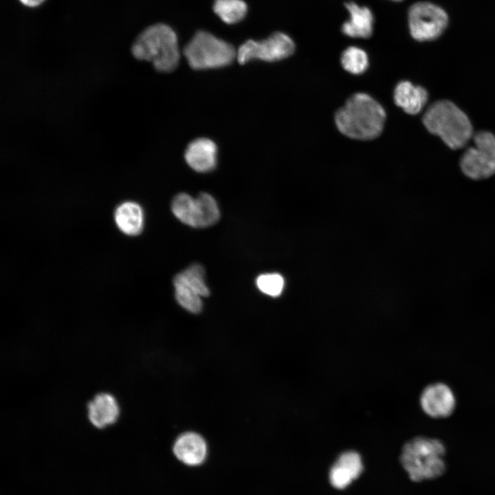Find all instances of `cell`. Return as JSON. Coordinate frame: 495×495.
<instances>
[{
  "instance_id": "cell-1",
  "label": "cell",
  "mask_w": 495,
  "mask_h": 495,
  "mask_svg": "<svg viewBox=\"0 0 495 495\" xmlns=\"http://www.w3.org/2000/svg\"><path fill=\"white\" fill-rule=\"evenodd\" d=\"M385 120L383 107L364 93L352 95L335 116V122L340 132L359 140H369L378 137L383 130Z\"/></svg>"
},
{
  "instance_id": "cell-2",
  "label": "cell",
  "mask_w": 495,
  "mask_h": 495,
  "mask_svg": "<svg viewBox=\"0 0 495 495\" xmlns=\"http://www.w3.org/2000/svg\"><path fill=\"white\" fill-rule=\"evenodd\" d=\"M131 52L135 59L151 62L161 72L174 70L179 61L177 34L164 23L144 29L133 41Z\"/></svg>"
},
{
  "instance_id": "cell-3",
  "label": "cell",
  "mask_w": 495,
  "mask_h": 495,
  "mask_svg": "<svg viewBox=\"0 0 495 495\" xmlns=\"http://www.w3.org/2000/svg\"><path fill=\"white\" fill-rule=\"evenodd\" d=\"M446 452L441 440L418 436L403 446L400 462L412 481L435 479L446 471Z\"/></svg>"
},
{
  "instance_id": "cell-4",
  "label": "cell",
  "mask_w": 495,
  "mask_h": 495,
  "mask_svg": "<svg viewBox=\"0 0 495 495\" xmlns=\"http://www.w3.org/2000/svg\"><path fill=\"white\" fill-rule=\"evenodd\" d=\"M422 121L430 133L439 136L452 149L463 147L473 135L467 115L449 100L432 103L424 113Z\"/></svg>"
},
{
  "instance_id": "cell-5",
  "label": "cell",
  "mask_w": 495,
  "mask_h": 495,
  "mask_svg": "<svg viewBox=\"0 0 495 495\" xmlns=\"http://www.w3.org/2000/svg\"><path fill=\"white\" fill-rule=\"evenodd\" d=\"M236 52L230 43L199 31L186 45L183 54L192 69H207L229 65L236 58Z\"/></svg>"
},
{
  "instance_id": "cell-6",
  "label": "cell",
  "mask_w": 495,
  "mask_h": 495,
  "mask_svg": "<svg viewBox=\"0 0 495 495\" xmlns=\"http://www.w3.org/2000/svg\"><path fill=\"white\" fill-rule=\"evenodd\" d=\"M473 138L474 146L463 153L461 168L472 179L488 178L495 173V136L488 131H480Z\"/></svg>"
},
{
  "instance_id": "cell-7",
  "label": "cell",
  "mask_w": 495,
  "mask_h": 495,
  "mask_svg": "<svg viewBox=\"0 0 495 495\" xmlns=\"http://www.w3.org/2000/svg\"><path fill=\"white\" fill-rule=\"evenodd\" d=\"M294 50L295 44L288 35L274 32L261 41H246L236 50V59L241 65L255 59L274 62L287 58Z\"/></svg>"
},
{
  "instance_id": "cell-8",
  "label": "cell",
  "mask_w": 495,
  "mask_h": 495,
  "mask_svg": "<svg viewBox=\"0 0 495 495\" xmlns=\"http://www.w3.org/2000/svg\"><path fill=\"white\" fill-rule=\"evenodd\" d=\"M448 15L440 7L429 2H418L410 8L408 25L411 36L419 41L438 38L446 29Z\"/></svg>"
},
{
  "instance_id": "cell-9",
  "label": "cell",
  "mask_w": 495,
  "mask_h": 495,
  "mask_svg": "<svg viewBox=\"0 0 495 495\" xmlns=\"http://www.w3.org/2000/svg\"><path fill=\"white\" fill-rule=\"evenodd\" d=\"M121 414L122 407L119 399L109 390L96 393L85 406L87 422L98 430H104L118 424Z\"/></svg>"
},
{
  "instance_id": "cell-10",
  "label": "cell",
  "mask_w": 495,
  "mask_h": 495,
  "mask_svg": "<svg viewBox=\"0 0 495 495\" xmlns=\"http://www.w3.org/2000/svg\"><path fill=\"white\" fill-rule=\"evenodd\" d=\"M419 404L425 414L434 419L450 417L456 407V397L450 386L443 382L427 385L419 397Z\"/></svg>"
},
{
  "instance_id": "cell-11",
  "label": "cell",
  "mask_w": 495,
  "mask_h": 495,
  "mask_svg": "<svg viewBox=\"0 0 495 495\" xmlns=\"http://www.w3.org/2000/svg\"><path fill=\"white\" fill-rule=\"evenodd\" d=\"M217 147L210 139L201 138L192 141L186 147L184 159L187 164L199 173L212 170L217 161Z\"/></svg>"
},
{
  "instance_id": "cell-12",
  "label": "cell",
  "mask_w": 495,
  "mask_h": 495,
  "mask_svg": "<svg viewBox=\"0 0 495 495\" xmlns=\"http://www.w3.org/2000/svg\"><path fill=\"white\" fill-rule=\"evenodd\" d=\"M362 468V459L358 452L351 450L344 452L330 470V483L335 488L344 489L360 476Z\"/></svg>"
},
{
  "instance_id": "cell-13",
  "label": "cell",
  "mask_w": 495,
  "mask_h": 495,
  "mask_svg": "<svg viewBox=\"0 0 495 495\" xmlns=\"http://www.w3.org/2000/svg\"><path fill=\"white\" fill-rule=\"evenodd\" d=\"M349 19L342 25V32L351 38H368L373 33L374 18L369 8L354 2L345 4Z\"/></svg>"
},
{
  "instance_id": "cell-14",
  "label": "cell",
  "mask_w": 495,
  "mask_h": 495,
  "mask_svg": "<svg viewBox=\"0 0 495 495\" xmlns=\"http://www.w3.org/2000/svg\"><path fill=\"white\" fill-rule=\"evenodd\" d=\"M173 452L177 458L185 464L197 465L205 459L207 446L199 434L186 432L177 439Z\"/></svg>"
},
{
  "instance_id": "cell-15",
  "label": "cell",
  "mask_w": 495,
  "mask_h": 495,
  "mask_svg": "<svg viewBox=\"0 0 495 495\" xmlns=\"http://www.w3.org/2000/svg\"><path fill=\"white\" fill-rule=\"evenodd\" d=\"M393 98L396 105L406 113L415 115L424 109L428 99V94L424 87L404 80L396 85Z\"/></svg>"
},
{
  "instance_id": "cell-16",
  "label": "cell",
  "mask_w": 495,
  "mask_h": 495,
  "mask_svg": "<svg viewBox=\"0 0 495 495\" xmlns=\"http://www.w3.org/2000/svg\"><path fill=\"white\" fill-rule=\"evenodd\" d=\"M114 220L122 232L129 236H136L143 230V210L138 203L124 201L115 210Z\"/></svg>"
},
{
  "instance_id": "cell-17",
  "label": "cell",
  "mask_w": 495,
  "mask_h": 495,
  "mask_svg": "<svg viewBox=\"0 0 495 495\" xmlns=\"http://www.w3.org/2000/svg\"><path fill=\"white\" fill-rule=\"evenodd\" d=\"M195 199L196 228H206L215 224L219 219L220 211L214 198L208 193L201 192Z\"/></svg>"
},
{
  "instance_id": "cell-18",
  "label": "cell",
  "mask_w": 495,
  "mask_h": 495,
  "mask_svg": "<svg viewBox=\"0 0 495 495\" xmlns=\"http://www.w3.org/2000/svg\"><path fill=\"white\" fill-rule=\"evenodd\" d=\"M173 283L182 284L192 289L201 297L210 294L209 289L205 281V272L202 265L195 263L191 265L185 270L177 274Z\"/></svg>"
},
{
  "instance_id": "cell-19",
  "label": "cell",
  "mask_w": 495,
  "mask_h": 495,
  "mask_svg": "<svg viewBox=\"0 0 495 495\" xmlns=\"http://www.w3.org/2000/svg\"><path fill=\"white\" fill-rule=\"evenodd\" d=\"M213 10L224 23L234 24L245 16L248 6L243 0H214Z\"/></svg>"
},
{
  "instance_id": "cell-20",
  "label": "cell",
  "mask_w": 495,
  "mask_h": 495,
  "mask_svg": "<svg viewBox=\"0 0 495 495\" xmlns=\"http://www.w3.org/2000/svg\"><path fill=\"white\" fill-rule=\"evenodd\" d=\"M172 212L180 221L195 228L197 206L195 198L182 192L177 195L171 204Z\"/></svg>"
},
{
  "instance_id": "cell-21",
  "label": "cell",
  "mask_w": 495,
  "mask_h": 495,
  "mask_svg": "<svg viewBox=\"0 0 495 495\" xmlns=\"http://www.w3.org/2000/svg\"><path fill=\"white\" fill-rule=\"evenodd\" d=\"M341 64L346 72L355 75L361 74L368 67V58L364 50L351 46L342 52Z\"/></svg>"
},
{
  "instance_id": "cell-22",
  "label": "cell",
  "mask_w": 495,
  "mask_h": 495,
  "mask_svg": "<svg viewBox=\"0 0 495 495\" xmlns=\"http://www.w3.org/2000/svg\"><path fill=\"white\" fill-rule=\"evenodd\" d=\"M175 298L178 303L187 311L198 314L202 309L201 296L189 287L177 283H173Z\"/></svg>"
},
{
  "instance_id": "cell-23",
  "label": "cell",
  "mask_w": 495,
  "mask_h": 495,
  "mask_svg": "<svg viewBox=\"0 0 495 495\" xmlns=\"http://www.w3.org/2000/svg\"><path fill=\"white\" fill-rule=\"evenodd\" d=\"M256 285L263 294L275 297L281 294L284 287V280L276 273L263 274L257 277Z\"/></svg>"
},
{
  "instance_id": "cell-24",
  "label": "cell",
  "mask_w": 495,
  "mask_h": 495,
  "mask_svg": "<svg viewBox=\"0 0 495 495\" xmlns=\"http://www.w3.org/2000/svg\"><path fill=\"white\" fill-rule=\"evenodd\" d=\"M45 0H19V1L28 7H36L41 4Z\"/></svg>"
},
{
  "instance_id": "cell-25",
  "label": "cell",
  "mask_w": 495,
  "mask_h": 495,
  "mask_svg": "<svg viewBox=\"0 0 495 495\" xmlns=\"http://www.w3.org/2000/svg\"><path fill=\"white\" fill-rule=\"evenodd\" d=\"M393 1H402V0H393Z\"/></svg>"
}]
</instances>
